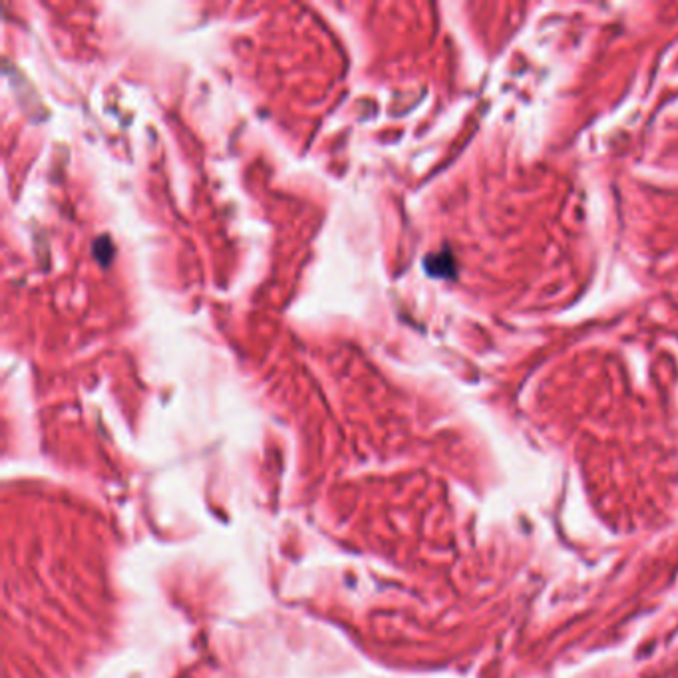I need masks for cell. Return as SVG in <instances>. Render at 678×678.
Listing matches in <instances>:
<instances>
[{
    "label": "cell",
    "mask_w": 678,
    "mask_h": 678,
    "mask_svg": "<svg viewBox=\"0 0 678 678\" xmlns=\"http://www.w3.org/2000/svg\"><path fill=\"white\" fill-rule=\"evenodd\" d=\"M112 255V245L108 241V237H102L94 243V257L98 261H102V265H106V259L104 257H110Z\"/></svg>",
    "instance_id": "cell-2"
},
{
    "label": "cell",
    "mask_w": 678,
    "mask_h": 678,
    "mask_svg": "<svg viewBox=\"0 0 678 678\" xmlns=\"http://www.w3.org/2000/svg\"><path fill=\"white\" fill-rule=\"evenodd\" d=\"M426 269L430 275L436 277H448L454 271V261L450 255H430L426 259Z\"/></svg>",
    "instance_id": "cell-1"
}]
</instances>
